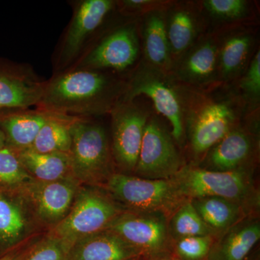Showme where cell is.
Here are the masks:
<instances>
[{
    "instance_id": "18",
    "label": "cell",
    "mask_w": 260,
    "mask_h": 260,
    "mask_svg": "<svg viewBox=\"0 0 260 260\" xmlns=\"http://www.w3.org/2000/svg\"><path fill=\"white\" fill-rule=\"evenodd\" d=\"M249 137L239 130H233L210 150L208 161L217 172H234L246 161L251 152Z\"/></svg>"
},
{
    "instance_id": "2",
    "label": "cell",
    "mask_w": 260,
    "mask_h": 260,
    "mask_svg": "<svg viewBox=\"0 0 260 260\" xmlns=\"http://www.w3.org/2000/svg\"><path fill=\"white\" fill-rule=\"evenodd\" d=\"M121 213L115 200L99 186H80L69 213L54 226L51 237L67 253L80 239L107 230Z\"/></svg>"
},
{
    "instance_id": "14",
    "label": "cell",
    "mask_w": 260,
    "mask_h": 260,
    "mask_svg": "<svg viewBox=\"0 0 260 260\" xmlns=\"http://www.w3.org/2000/svg\"><path fill=\"white\" fill-rule=\"evenodd\" d=\"M235 120L232 108L223 102L206 104L194 114L191 121L192 150L202 153L213 148L231 131Z\"/></svg>"
},
{
    "instance_id": "19",
    "label": "cell",
    "mask_w": 260,
    "mask_h": 260,
    "mask_svg": "<svg viewBox=\"0 0 260 260\" xmlns=\"http://www.w3.org/2000/svg\"><path fill=\"white\" fill-rule=\"evenodd\" d=\"M75 118L51 114L29 150L39 153H70L72 145L70 126Z\"/></svg>"
},
{
    "instance_id": "35",
    "label": "cell",
    "mask_w": 260,
    "mask_h": 260,
    "mask_svg": "<svg viewBox=\"0 0 260 260\" xmlns=\"http://www.w3.org/2000/svg\"><path fill=\"white\" fill-rule=\"evenodd\" d=\"M0 260H15V258L13 256H6L5 257L2 258Z\"/></svg>"
},
{
    "instance_id": "28",
    "label": "cell",
    "mask_w": 260,
    "mask_h": 260,
    "mask_svg": "<svg viewBox=\"0 0 260 260\" xmlns=\"http://www.w3.org/2000/svg\"><path fill=\"white\" fill-rule=\"evenodd\" d=\"M32 179L14 150L7 146L0 150V184L21 187Z\"/></svg>"
},
{
    "instance_id": "9",
    "label": "cell",
    "mask_w": 260,
    "mask_h": 260,
    "mask_svg": "<svg viewBox=\"0 0 260 260\" xmlns=\"http://www.w3.org/2000/svg\"><path fill=\"white\" fill-rule=\"evenodd\" d=\"M139 54L136 29L126 25L104 38L86 55L75 69L114 70L121 71L134 64Z\"/></svg>"
},
{
    "instance_id": "25",
    "label": "cell",
    "mask_w": 260,
    "mask_h": 260,
    "mask_svg": "<svg viewBox=\"0 0 260 260\" xmlns=\"http://www.w3.org/2000/svg\"><path fill=\"white\" fill-rule=\"evenodd\" d=\"M167 34L171 52L175 54L184 52L196 35L194 18L186 10L174 12L168 23Z\"/></svg>"
},
{
    "instance_id": "34",
    "label": "cell",
    "mask_w": 260,
    "mask_h": 260,
    "mask_svg": "<svg viewBox=\"0 0 260 260\" xmlns=\"http://www.w3.org/2000/svg\"><path fill=\"white\" fill-rule=\"evenodd\" d=\"M7 147L6 138H5L4 133L0 128V150H3Z\"/></svg>"
},
{
    "instance_id": "12",
    "label": "cell",
    "mask_w": 260,
    "mask_h": 260,
    "mask_svg": "<svg viewBox=\"0 0 260 260\" xmlns=\"http://www.w3.org/2000/svg\"><path fill=\"white\" fill-rule=\"evenodd\" d=\"M111 0H84L75 10L74 15L61 44L59 62L61 67L71 64L83 51L89 38L100 27L112 11Z\"/></svg>"
},
{
    "instance_id": "10",
    "label": "cell",
    "mask_w": 260,
    "mask_h": 260,
    "mask_svg": "<svg viewBox=\"0 0 260 260\" xmlns=\"http://www.w3.org/2000/svg\"><path fill=\"white\" fill-rule=\"evenodd\" d=\"M47 85L30 68L0 59V112L39 106Z\"/></svg>"
},
{
    "instance_id": "17",
    "label": "cell",
    "mask_w": 260,
    "mask_h": 260,
    "mask_svg": "<svg viewBox=\"0 0 260 260\" xmlns=\"http://www.w3.org/2000/svg\"><path fill=\"white\" fill-rule=\"evenodd\" d=\"M16 153L24 169L35 180L48 182L73 177L70 153H39L29 149Z\"/></svg>"
},
{
    "instance_id": "16",
    "label": "cell",
    "mask_w": 260,
    "mask_h": 260,
    "mask_svg": "<svg viewBox=\"0 0 260 260\" xmlns=\"http://www.w3.org/2000/svg\"><path fill=\"white\" fill-rule=\"evenodd\" d=\"M51 115L42 109L0 112V128L6 138L7 146L16 152L30 148Z\"/></svg>"
},
{
    "instance_id": "30",
    "label": "cell",
    "mask_w": 260,
    "mask_h": 260,
    "mask_svg": "<svg viewBox=\"0 0 260 260\" xmlns=\"http://www.w3.org/2000/svg\"><path fill=\"white\" fill-rule=\"evenodd\" d=\"M204 5L212 15L224 19L240 18L246 10L244 0H208L204 2Z\"/></svg>"
},
{
    "instance_id": "32",
    "label": "cell",
    "mask_w": 260,
    "mask_h": 260,
    "mask_svg": "<svg viewBox=\"0 0 260 260\" xmlns=\"http://www.w3.org/2000/svg\"><path fill=\"white\" fill-rule=\"evenodd\" d=\"M242 87L246 93L259 96L260 93V52L258 51L251 61L250 66L243 80Z\"/></svg>"
},
{
    "instance_id": "21",
    "label": "cell",
    "mask_w": 260,
    "mask_h": 260,
    "mask_svg": "<svg viewBox=\"0 0 260 260\" xmlns=\"http://www.w3.org/2000/svg\"><path fill=\"white\" fill-rule=\"evenodd\" d=\"M192 205L200 218L212 229L223 230L230 227L239 215L237 203L220 198L195 199Z\"/></svg>"
},
{
    "instance_id": "15",
    "label": "cell",
    "mask_w": 260,
    "mask_h": 260,
    "mask_svg": "<svg viewBox=\"0 0 260 260\" xmlns=\"http://www.w3.org/2000/svg\"><path fill=\"white\" fill-rule=\"evenodd\" d=\"M138 250L105 230L75 242L66 253L67 260H128Z\"/></svg>"
},
{
    "instance_id": "5",
    "label": "cell",
    "mask_w": 260,
    "mask_h": 260,
    "mask_svg": "<svg viewBox=\"0 0 260 260\" xmlns=\"http://www.w3.org/2000/svg\"><path fill=\"white\" fill-rule=\"evenodd\" d=\"M172 179L181 197L193 200L220 198L237 203L249 191L247 177L239 171L217 172L184 168Z\"/></svg>"
},
{
    "instance_id": "20",
    "label": "cell",
    "mask_w": 260,
    "mask_h": 260,
    "mask_svg": "<svg viewBox=\"0 0 260 260\" xmlns=\"http://www.w3.org/2000/svg\"><path fill=\"white\" fill-rule=\"evenodd\" d=\"M217 49L211 42H205L191 51L180 67V75L191 83H204L215 74Z\"/></svg>"
},
{
    "instance_id": "22",
    "label": "cell",
    "mask_w": 260,
    "mask_h": 260,
    "mask_svg": "<svg viewBox=\"0 0 260 260\" xmlns=\"http://www.w3.org/2000/svg\"><path fill=\"white\" fill-rule=\"evenodd\" d=\"M144 48L145 55L153 67L167 68L170 62L171 49L167 27L160 15H150L145 22Z\"/></svg>"
},
{
    "instance_id": "36",
    "label": "cell",
    "mask_w": 260,
    "mask_h": 260,
    "mask_svg": "<svg viewBox=\"0 0 260 260\" xmlns=\"http://www.w3.org/2000/svg\"><path fill=\"white\" fill-rule=\"evenodd\" d=\"M157 260H178V259H157Z\"/></svg>"
},
{
    "instance_id": "27",
    "label": "cell",
    "mask_w": 260,
    "mask_h": 260,
    "mask_svg": "<svg viewBox=\"0 0 260 260\" xmlns=\"http://www.w3.org/2000/svg\"><path fill=\"white\" fill-rule=\"evenodd\" d=\"M172 227L175 235L181 239L210 236L213 234V229L202 220L191 203L181 205L173 217Z\"/></svg>"
},
{
    "instance_id": "11",
    "label": "cell",
    "mask_w": 260,
    "mask_h": 260,
    "mask_svg": "<svg viewBox=\"0 0 260 260\" xmlns=\"http://www.w3.org/2000/svg\"><path fill=\"white\" fill-rule=\"evenodd\" d=\"M80 186L71 177L48 182L32 179L21 188L37 216L44 223L56 225L69 213Z\"/></svg>"
},
{
    "instance_id": "29",
    "label": "cell",
    "mask_w": 260,
    "mask_h": 260,
    "mask_svg": "<svg viewBox=\"0 0 260 260\" xmlns=\"http://www.w3.org/2000/svg\"><path fill=\"white\" fill-rule=\"evenodd\" d=\"M210 236L182 238L178 242V254L186 260H199L204 257L211 245Z\"/></svg>"
},
{
    "instance_id": "8",
    "label": "cell",
    "mask_w": 260,
    "mask_h": 260,
    "mask_svg": "<svg viewBox=\"0 0 260 260\" xmlns=\"http://www.w3.org/2000/svg\"><path fill=\"white\" fill-rule=\"evenodd\" d=\"M145 95L153 101L157 112L167 118L172 125L173 138L181 142L184 136L183 113L177 93L158 72L144 68L136 73L126 90L124 102Z\"/></svg>"
},
{
    "instance_id": "33",
    "label": "cell",
    "mask_w": 260,
    "mask_h": 260,
    "mask_svg": "<svg viewBox=\"0 0 260 260\" xmlns=\"http://www.w3.org/2000/svg\"><path fill=\"white\" fill-rule=\"evenodd\" d=\"M154 2L150 0H126L123 1V5L128 9H140L149 5L153 4Z\"/></svg>"
},
{
    "instance_id": "26",
    "label": "cell",
    "mask_w": 260,
    "mask_h": 260,
    "mask_svg": "<svg viewBox=\"0 0 260 260\" xmlns=\"http://www.w3.org/2000/svg\"><path fill=\"white\" fill-rule=\"evenodd\" d=\"M251 45L249 36H234L225 41L220 52V67L225 76L234 75L242 68Z\"/></svg>"
},
{
    "instance_id": "3",
    "label": "cell",
    "mask_w": 260,
    "mask_h": 260,
    "mask_svg": "<svg viewBox=\"0 0 260 260\" xmlns=\"http://www.w3.org/2000/svg\"><path fill=\"white\" fill-rule=\"evenodd\" d=\"M73 177L85 185L98 186L112 175L113 155L105 129L98 123L76 117L70 126Z\"/></svg>"
},
{
    "instance_id": "7",
    "label": "cell",
    "mask_w": 260,
    "mask_h": 260,
    "mask_svg": "<svg viewBox=\"0 0 260 260\" xmlns=\"http://www.w3.org/2000/svg\"><path fill=\"white\" fill-rule=\"evenodd\" d=\"M112 113V155L122 169L134 171L148 116L131 102L119 103Z\"/></svg>"
},
{
    "instance_id": "24",
    "label": "cell",
    "mask_w": 260,
    "mask_h": 260,
    "mask_svg": "<svg viewBox=\"0 0 260 260\" xmlns=\"http://www.w3.org/2000/svg\"><path fill=\"white\" fill-rule=\"evenodd\" d=\"M259 239V223H249L238 228L224 240L220 260H244Z\"/></svg>"
},
{
    "instance_id": "13",
    "label": "cell",
    "mask_w": 260,
    "mask_h": 260,
    "mask_svg": "<svg viewBox=\"0 0 260 260\" xmlns=\"http://www.w3.org/2000/svg\"><path fill=\"white\" fill-rule=\"evenodd\" d=\"M112 232L137 250H158L167 239L165 220L158 216L121 213L108 226Z\"/></svg>"
},
{
    "instance_id": "6",
    "label": "cell",
    "mask_w": 260,
    "mask_h": 260,
    "mask_svg": "<svg viewBox=\"0 0 260 260\" xmlns=\"http://www.w3.org/2000/svg\"><path fill=\"white\" fill-rule=\"evenodd\" d=\"M180 169L172 138L156 121H147L135 172L144 179H171Z\"/></svg>"
},
{
    "instance_id": "1",
    "label": "cell",
    "mask_w": 260,
    "mask_h": 260,
    "mask_svg": "<svg viewBox=\"0 0 260 260\" xmlns=\"http://www.w3.org/2000/svg\"><path fill=\"white\" fill-rule=\"evenodd\" d=\"M121 85L100 70L75 69L47 83L38 107L51 114L82 118L112 112Z\"/></svg>"
},
{
    "instance_id": "23",
    "label": "cell",
    "mask_w": 260,
    "mask_h": 260,
    "mask_svg": "<svg viewBox=\"0 0 260 260\" xmlns=\"http://www.w3.org/2000/svg\"><path fill=\"white\" fill-rule=\"evenodd\" d=\"M28 227L21 205L0 194V240L14 244L24 237Z\"/></svg>"
},
{
    "instance_id": "4",
    "label": "cell",
    "mask_w": 260,
    "mask_h": 260,
    "mask_svg": "<svg viewBox=\"0 0 260 260\" xmlns=\"http://www.w3.org/2000/svg\"><path fill=\"white\" fill-rule=\"evenodd\" d=\"M113 199L129 209L164 212L174 209L183 197L172 179H149L113 174L107 182Z\"/></svg>"
},
{
    "instance_id": "31",
    "label": "cell",
    "mask_w": 260,
    "mask_h": 260,
    "mask_svg": "<svg viewBox=\"0 0 260 260\" xmlns=\"http://www.w3.org/2000/svg\"><path fill=\"white\" fill-rule=\"evenodd\" d=\"M25 260H67L66 253L60 242L51 237L38 245Z\"/></svg>"
}]
</instances>
